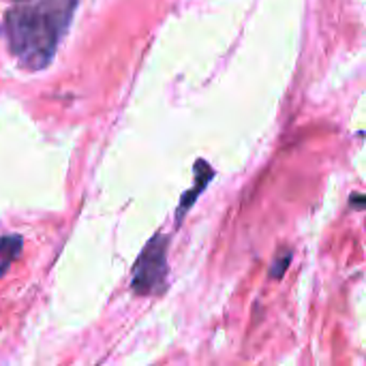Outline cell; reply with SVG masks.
<instances>
[{"label": "cell", "instance_id": "cell-1", "mask_svg": "<svg viewBox=\"0 0 366 366\" xmlns=\"http://www.w3.org/2000/svg\"><path fill=\"white\" fill-rule=\"evenodd\" d=\"M75 0H32L6 13L11 51L26 68L45 66L71 19Z\"/></svg>", "mask_w": 366, "mask_h": 366}, {"label": "cell", "instance_id": "cell-5", "mask_svg": "<svg viewBox=\"0 0 366 366\" xmlns=\"http://www.w3.org/2000/svg\"><path fill=\"white\" fill-rule=\"evenodd\" d=\"M17 2H21V0H17Z\"/></svg>", "mask_w": 366, "mask_h": 366}, {"label": "cell", "instance_id": "cell-2", "mask_svg": "<svg viewBox=\"0 0 366 366\" xmlns=\"http://www.w3.org/2000/svg\"><path fill=\"white\" fill-rule=\"evenodd\" d=\"M167 274V238L154 235L133 268V291L139 295L158 293Z\"/></svg>", "mask_w": 366, "mask_h": 366}, {"label": "cell", "instance_id": "cell-4", "mask_svg": "<svg viewBox=\"0 0 366 366\" xmlns=\"http://www.w3.org/2000/svg\"><path fill=\"white\" fill-rule=\"evenodd\" d=\"M289 259H291V253L287 250V253L283 255V259L278 257V259L274 261L276 265H274V268H272V272H270V274H272V278H278V276H280V274L287 270V263H289Z\"/></svg>", "mask_w": 366, "mask_h": 366}, {"label": "cell", "instance_id": "cell-3", "mask_svg": "<svg viewBox=\"0 0 366 366\" xmlns=\"http://www.w3.org/2000/svg\"><path fill=\"white\" fill-rule=\"evenodd\" d=\"M21 253V238L19 235H2L0 238V276L9 270V265Z\"/></svg>", "mask_w": 366, "mask_h": 366}]
</instances>
